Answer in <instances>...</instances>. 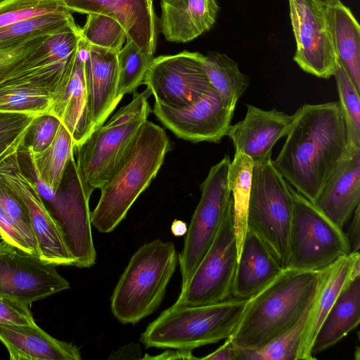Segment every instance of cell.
<instances>
[{
  "label": "cell",
  "instance_id": "obj_1",
  "mask_svg": "<svg viewBox=\"0 0 360 360\" xmlns=\"http://www.w3.org/2000/svg\"><path fill=\"white\" fill-rule=\"evenodd\" d=\"M273 165L300 194L314 202L345 154L348 131L339 101L304 104Z\"/></svg>",
  "mask_w": 360,
  "mask_h": 360
},
{
  "label": "cell",
  "instance_id": "obj_2",
  "mask_svg": "<svg viewBox=\"0 0 360 360\" xmlns=\"http://www.w3.org/2000/svg\"><path fill=\"white\" fill-rule=\"evenodd\" d=\"M329 266L317 270L283 269L247 299L240 321L229 338L242 349L265 345L292 327L313 305Z\"/></svg>",
  "mask_w": 360,
  "mask_h": 360
},
{
  "label": "cell",
  "instance_id": "obj_3",
  "mask_svg": "<svg viewBox=\"0 0 360 360\" xmlns=\"http://www.w3.org/2000/svg\"><path fill=\"white\" fill-rule=\"evenodd\" d=\"M171 150L165 131L148 120L137 134L125 162L101 189L91 212V225L99 232H112L125 218L139 196L148 187Z\"/></svg>",
  "mask_w": 360,
  "mask_h": 360
},
{
  "label": "cell",
  "instance_id": "obj_4",
  "mask_svg": "<svg viewBox=\"0 0 360 360\" xmlns=\"http://www.w3.org/2000/svg\"><path fill=\"white\" fill-rule=\"evenodd\" d=\"M179 263L174 243L155 239L131 257L110 297L113 316L122 324H136L160 305Z\"/></svg>",
  "mask_w": 360,
  "mask_h": 360
},
{
  "label": "cell",
  "instance_id": "obj_5",
  "mask_svg": "<svg viewBox=\"0 0 360 360\" xmlns=\"http://www.w3.org/2000/svg\"><path fill=\"white\" fill-rule=\"evenodd\" d=\"M246 302L236 297L196 306L175 302L148 325L140 341L146 347L188 350L218 342L233 334Z\"/></svg>",
  "mask_w": 360,
  "mask_h": 360
},
{
  "label": "cell",
  "instance_id": "obj_6",
  "mask_svg": "<svg viewBox=\"0 0 360 360\" xmlns=\"http://www.w3.org/2000/svg\"><path fill=\"white\" fill-rule=\"evenodd\" d=\"M151 94L148 88L134 94L129 104L74 146L77 168L91 191L106 184L129 158L139 129L151 112L148 100Z\"/></svg>",
  "mask_w": 360,
  "mask_h": 360
},
{
  "label": "cell",
  "instance_id": "obj_7",
  "mask_svg": "<svg viewBox=\"0 0 360 360\" xmlns=\"http://www.w3.org/2000/svg\"><path fill=\"white\" fill-rule=\"evenodd\" d=\"M292 217L290 186L272 159L253 162L248 229L264 243L283 269L288 267Z\"/></svg>",
  "mask_w": 360,
  "mask_h": 360
},
{
  "label": "cell",
  "instance_id": "obj_8",
  "mask_svg": "<svg viewBox=\"0 0 360 360\" xmlns=\"http://www.w3.org/2000/svg\"><path fill=\"white\" fill-rule=\"evenodd\" d=\"M290 192L292 217L288 267L321 269L350 254V244L343 229L291 186Z\"/></svg>",
  "mask_w": 360,
  "mask_h": 360
},
{
  "label": "cell",
  "instance_id": "obj_9",
  "mask_svg": "<svg viewBox=\"0 0 360 360\" xmlns=\"http://www.w3.org/2000/svg\"><path fill=\"white\" fill-rule=\"evenodd\" d=\"M93 191L85 184L74 153L53 196L43 200L75 259L73 266L89 268L96 260L91 233L89 199Z\"/></svg>",
  "mask_w": 360,
  "mask_h": 360
},
{
  "label": "cell",
  "instance_id": "obj_10",
  "mask_svg": "<svg viewBox=\"0 0 360 360\" xmlns=\"http://www.w3.org/2000/svg\"><path fill=\"white\" fill-rule=\"evenodd\" d=\"M231 160L228 155L212 166L200 185L201 196L179 254L181 288L188 283L212 245L226 209L232 201L229 184Z\"/></svg>",
  "mask_w": 360,
  "mask_h": 360
},
{
  "label": "cell",
  "instance_id": "obj_11",
  "mask_svg": "<svg viewBox=\"0 0 360 360\" xmlns=\"http://www.w3.org/2000/svg\"><path fill=\"white\" fill-rule=\"evenodd\" d=\"M238 259L232 199L212 245L176 302L196 306L231 298Z\"/></svg>",
  "mask_w": 360,
  "mask_h": 360
},
{
  "label": "cell",
  "instance_id": "obj_12",
  "mask_svg": "<svg viewBox=\"0 0 360 360\" xmlns=\"http://www.w3.org/2000/svg\"><path fill=\"white\" fill-rule=\"evenodd\" d=\"M203 55L184 51L154 58L143 84L155 101L174 109L188 107L212 89L202 66Z\"/></svg>",
  "mask_w": 360,
  "mask_h": 360
},
{
  "label": "cell",
  "instance_id": "obj_13",
  "mask_svg": "<svg viewBox=\"0 0 360 360\" xmlns=\"http://www.w3.org/2000/svg\"><path fill=\"white\" fill-rule=\"evenodd\" d=\"M296 41L294 61L304 72L319 78L334 76L338 63L325 12L319 0H288Z\"/></svg>",
  "mask_w": 360,
  "mask_h": 360
},
{
  "label": "cell",
  "instance_id": "obj_14",
  "mask_svg": "<svg viewBox=\"0 0 360 360\" xmlns=\"http://www.w3.org/2000/svg\"><path fill=\"white\" fill-rule=\"evenodd\" d=\"M56 266L5 240L0 242V294L27 305L70 288Z\"/></svg>",
  "mask_w": 360,
  "mask_h": 360
},
{
  "label": "cell",
  "instance_id": "obj_15",
  "mask_svg": "<svg viewBox=\"0 0 360 360\" xmlns=\"http://www.w3.org/2000/svg\"><path fill=\"white\" fill-rule=\"evenodd\" d=\"M18 150L0 162V179L26 207L40 257L55 266H73L75 259L58 226L46 208L35 184L22 169Z\"/></svg>",
  "mask_w": 360,
  "mask_h": 360
},
{
  "label": "cell",
  "instance_id": "obj_16",
  "mask_svg": "<svg viewBox=\"0 0 360 360\" xmlns=\"http://www.w3.org/2000/svg\"><path fill=\"white\" fill-rule=\"evenodd\" d=\"M153 112L177 137L193 143H219L231 127L234 110L227 107L212 87L192 105L174 109L155 102Z\"/></svg>",
  "mask_w": 360,
  "mask_h": 360
},
{
  "label": "cell",
  "instance_id": "obj_17",
  "mask_svg": "<svg viewBox=\"0 0 360 360\" xmlns=\"http://www.w3.org/2000/svg\"><path fill=\"white\" fill-rule=\"evenodd\" d=\"M245 117L231 125L226 136L231 140L235 153L250 157L253 162L271 158L272 148L285 136L292 124L295 114L288 115L276 109L262 110L246 104Z\"/></svg>",
  "mask_w": 360,
  "mask_h": 360
},
{
  "label": "cell",
  "instance_id": "obj_18",
  "mask_svg": "<svg viewBox=\"0 0 360 360\" xmlns=\"http://www.w3.org/2000/svg\"><path fill=\"white\" fill-rule=\"evenodd\" d=\"M71 12L100 13L115 19L124 28L127 39L143 52L156 51V21L152 0H63Z\"/></svg>",
  "mask_w": 360,
  "mask_h": 360
},
{
  "label": "cell",
  "instance_id": "obj_19",
  "mask_svg": "<svg viewBox=\"0 0 360 360\" xmlns=\"http://www.w3.org/2000/svg\"><path fill=\"white\" fill-rule=\"evenodd\" d=\"M313 204L343 229L360 205V147L348 145Z\"/></svg>",
  "mask_w": 360,
  "mask_h": 360
},
{
  "label": "cell",
  "instance_id": "obj_20",
  "mask_svg": "<svg viewBox=\"0 0 360 360\" xmlns=\"http://www.w3.org/2000/svg\"><path fill=\"white\" fill-rule=\"evenodd\" d=\"M48 112L58 118L67 129L74 146L82 142L95 129L84 77L82 39L69 76L51 96Z\"/></svg>",
  "mask_w": 360,
  "mask_h": 360
},
{
  "label": "cell",
  "instance_id": "obj_21",
  "mask_svg": "<svg viewBox=\"0 0 360 360\" xmlns=\"http://www.w3.org/2000/svg\"><path fill=\"white\" fill-rule=\"evenodd\" d=\"M83 43L86 53L84 77L96 129L104 124L119 103L116 98L118 53Z\"/></svg>",
  "mask_w": 360,
  "mask_h": 360
},
{
  "label": "cell",
  "instance_id": "obj_22",
  "mask_svg": "<svg viewBox=\"0 0 360 360\" xmlns=\"http://www.w3.org/2000/svg\"><path fill=\"white\" fill-rule=\"evenodd\" d=\"M0 341L11 360H80L77 346L56 339L37 324L0 323Z\"/></svg>",
  "mask_w": 360,
  "mask_h": 360
},
{
  "label": "cell",
  "instance_id": "obj_23",
  "mask_svg": "<svg viewBox=\"0 0 360 360\" xmlns=\"http://www.w3.org/2000/svg\"><path fill=\"white\" fill-rule=\"evenodd\" d=\"M161 31L167 41L186 43L209 31L214 25L216 0H160Z\"/></svg>",
  "mask_w": 360,
  "mask_h": 360
},
{
  "label": "cell",
  "instance_id": "obj_24",
  "mask_svg": "<svg viewBox=\"0 0 360 360\" xmlns=\"http://www.w3.org/2000/svg\"><path fill=\"white\" fill-rule=\"evenodd\" d=\"M283 269L262 240L248 229L238 260L232 297L250 298L271 282Z\"/></svg>",
  "mask_w": 360,
  "mask_h": 360
},
{
  "label": "cell",
  "instance_id": "obj_25",
  "mask_svg": "<svg viewBox=\"0 0 360 360\" xmlns=\"http://www.w3.org/2000/svg\"><path fill=\"white\" fill-rule=\"evenodd\" d=\"M359 252H351L330 265L321 288L311 306L303 330L298 360H313L316 357L311 348L323 320L345 284L350 280L356 256Z\"/></svg>",
  "mask_w": 360,
  "mask_h": 360
},
{
  "label": "cell",
  "instance_id": "obj_26",
  "mask_svg": "<svg viewBox=\"0 0 360 360\" xmlns=\"http://www.w3.org/2000/svg\"><path fill=\"white\" fill-rule=\"evenodd\" d=\"M360 322V276L342 289L323 320L314 341L313 355L339 342Z\"/></svg>",
  "mask_w": 360,
  "mask_h": 360
},
{
  "label": "cell",
  "instance_id": "obj_27",
  "mask_svg": "<svg viewBox=\"0 0 360 360\" xmlns=\"http://www.w3.org/2000/svg\"><path fill=\"white\" fill-rule=\"evenodd\" d=\"M338 59L360 93V27L340 0L324 4Z\"/></svg>",
  "mask_w": 360,
  "mask_h": 360
},
{
  "label": "cell",
  "instance_id": "obj_28",
  "mask_svg": "<svg viewBox=\"0 0 360 360\" xmlns=\"http://www.w3.org/2000/svg\"><path fill=\"white\" fill-rule=\"evenodd\" d=\"M0 236L6 242L39 255L38 243L32 229L26 207L1 179Z\"/></svg>",
  "mask_w": 360,
  "mask_h": 360
},
{
  "label": "cell",
  "instance_id": "obj_29",
  "mask_svg": "<svg viewBox=\"0 0 360 360\" xmlns=\"http://www.w3.org/2000/svg\"><path fill=\"white\" fill-rule=\"evenodd\" d=\"M202 66L210 83L224 103L235 110L238 99L249 86V78L238 63L224 53L210 51L203 55Z\"/></svg>",
  "mask_w": 360,
  "mask_h": 360
},
{
  "label": "cell",
  "instance_id": "obj_30",
  "mask_svg": "<svg viewBox=\"0 0 360 360\" xmlns=\"http://www.w3.org/2000/svg\"><path fill=\"white\" fill-rule=\"evenodd\" d=\"M73 148L74 141L70 134L60 124L54 139L41 153L34 155L22 149L25 150L31 161L36 181L46 184L56 191L60 184L68 161L73 154Z\"/></svg>",
  "mask_w": 360,
  "mask_h": 360
},
{
  "label": "cell",
  "instance_id": "obj_31",
  "mask_svg": "<svg viewBox=\"0 0 360 360\" xmlns=\"http://www.w3.org/2000/svg\"><path fill=\"white\" fill-rule=\"evenodd\" d=\"M252 168L253 161L250 157L241 153H235L229 166V184L233 199V226L238 257L248 231Z\"/></svg>",
  "mask_w": 360,
  "mask_h": 360
},
{
  "label": "cell",
  "instance_id": "obj_32",
  "mask_svg": "<svg viewBox=\"0 0 360 360\" xmlns=\"http://www.w3.org/2000/svg\"><path fill=\"white\" fill-rule=\"evenodd\" d=\"M51 35L39 36L15 47L1 49L0 85L26 70L49 64L52 55L47 40Z\"/></svg>",
  "mask_w": 360,
  "mask_h": 360
},
{
  "label": "cell",
  "instance_id": "obj_33",
  "mask_svg": "<svg viewBox=\"0 0 360 360\" xmlns=\"http://www.w3.org/2000/svg\"><path fill=\"white\" fill-rule=\"evenodd\" d=\"M77 26L72 13L30 18L0 29V50L15 47L33 38Z\"/></svg>",
  "mask_w": 360,
  "mask_h": 360
},
{
  "label": "cell",
  "instance_id": "obj_34",
  "mask_svg": "<svg viewBox=\"0 0 360 360\" xmlns=\"http://www.w3.org/2000/svg\"><path fill=\"white\" fill-rule=\"evenodd\" d=\"M51 103L50 94L23 78H14L0 85V111L46 113Z\"/></svg>",
  "mask_w": 360,
  "mask_h": 360
},
{
  "label": "cell",
  "instance_id": "obj_35",
  "mask_svg": "<svg viewBox=\"0 0 360 360\" xmlns=\"http://www.w3.org/2000/svg\"><path fill=\"white\" fill-rule=\"evenodd\" d=\"M153 58V56L143 52L131 40L127 39L126 44L117 53L118 82L116 98L119 102L124 95L134 91L143 84Z\"/></svg>",
  "mask_w": 360,
  "mask_h": 360
},
{
  "label": "cell",
  "instance_id": "obj_36",
  "mask_svg": "<svg viewBox=\"0 0 360 360\" xmlns=\"http://www.w3.org/2000/svg\"><path fill=\"white\" fill-rule=\"evenodd\" d=\"M309 310L292 327L265 345L252 349H240L239 360H298L302 336Z\"/></svg>",
  "mask_w": 360,
  "mask_h": 360
},
{
  "label": "cell",
  "instance_id": "obj_37",
  "mask_svg": "<svg viewBox=\"0 0 360 360\" xmlns=\"http://www.w3.org/2000/svg\"><path fill=\"white\" fill-rule=\"evenodd\" d=\"M80 32L86 44L117 53L127 39L125 30L115 19L100 13L87 14L86 23Z\"/></svg>",
  "mask_w": 360,
  "mask_h": 360
},
{
  "label": "cell",
  "instance_id": "obj_38",
  "mask_svg": "<svg viewBox=\"0 0 360 360\" xmlns=\"http://www.w3.org/2000/svg\"><path fill=\"white\" fill-rule=\"evenodd\" d=\"M70 13L63 0H2L0 29L33 17Z\"/></svg>",
  "mask_w": 360,
  "mask_h": 360
},
{
  "label": "cell",
  "instance_id": "obj_39",
  "mask_svg": "<svg viewBox=\"0 0 360 360\" xmlns=\"http://www.w3.org/2000/svg\"><path fill=\"white\" fill-rule=\"evenodd\" d=\"M339 103L345 118L349 144L360 147V98L349 76L338 60L335 74Z\"/></svg>",
  "mask_w": 360,
  "mask_h": 360
},
{
  "label": "cell",
  "instance_id": "obj_40",
  "mask_svg": "<svg viewBox=\"0 0 360 360\" xmlns=\"http://www.w3.org/2000/svg\"><path fill=\"white\" fill-rule=\"evenodd\" d=\"M39 114L0 111V162L22 146L29 127Z\"/></svg>",
  "mask_w": 360,
  "mask_h": 360
},
{
  "label": "cell",
  "instance_id": "obj_41",
  "mask_svg": "<svg viewBox=\"0 0 360 360\" xmlns=\"http://www.w3.org/2000/svg\"><path fill=\"white\" fill-rule=\"evenodd\" d=\"M61 122L49 112L39 114L29 127L20 148L36 155L51 143Z\"/></svg>",
  "mask_w": 360,
  "mask_h": 360
},
{
  "label": "cell",
  "instance_id": "obj_42",
  "mask_svg": "<svg viewBox=\"0 0 360 360\" xmlns=\"http://www.w3.org/2000/svg\"><path fill=\"white\" fill-rule=\"evenodd\" d=\"M28 306L10 296L0 294V323L29 326L36 324Z\"/></svg>",
  "mask_w": 360,
  "mask_h": 360
},
{
  "label": "cell",
  "instance_id": "obj_43",
  "mask_svg": "<svg viewBox=\"0 0 360 360\" xmlns=\"http://www.w3.org/2000/svg\"><path fill=\"white\" fill-rule=\"evenodd\" d=\"M240 349L235 346L228 338L225 342L213 352L200 359L206 360H239Z\"/></svg>",
  "mask_w": 360,
  "mask_h": 360
},
{
  "label": "cell",
  "instance_id": "obj_44",
  "mask_svg": "<svg viewBox=\"0 0 360 360\" xmlns=\"http://www.w3.org/2000/svg\"><path fill=\"white\" fill-rule=\"evenodd\" d=\"M352 219L348 228V233H346L349 240L352 252H359L360 248V205L356 207Z\"/></svg>",
  "mask_w": 360,
  "mask_h": 360
},
{
  "label": "cell",
  "instance_id": "obj_45",
  "mask_svg": "<svg viewBox=\"0 0 360 360\" xmlns=\"http://www.w3.org/2000/svg\"><path fill=\"white\" fill-rule=\"evenodd\" d=\"M193 350L168 348L162 353L154 356H150L147 354L142 357V359H158V360H191L199 359L193 354Z\"/></svg>",
  "mask_w": 360,
  "mask_h": 360
},
{
  "label": "cell",
  "instance_id": "obj_46",
  "mask_svg": "<svg viewBox=\"0 0 360 360\" xmlns=\"http://www.w3.org/2000/svg\"><path fill=\"white\" fill-rule=\"evenodd\" d=\"M141 351L139 345L131 343L120 348L109 359H141Z\"/></svg>",
  "mask_w": 360,
  "mask_h": 360
},
{
  "label": "cell",
  "instance_id": "obj_47",
  "mask_svg": "<svg viewBox=\"0 0 360 360\" xmlns=\"http://www.w3.org/2000/svg\"><path fill=\"white\" fill-rule=\"evenodd\" d=\"M188 226L186 224L181 220H174L171 226V231L175 236H183L187 232Z\"/></svg>",
  "mask_w": 360,
  "mask_h": 360
},
{
  "label": "cell",
  "instance_id": "obj_48",
  "mask_svg": "<svg viewBox=\"0 0 360 360\" xmlns=\"http://www.w3.org/2000/svg\"><path fill=\"white\" fill-rule=\"evenodd\" d=\"M319 1L321 2H322L323 4H328V3L334 2V1H339V0H319Z\"/></svg>",
  "mask_w": 360,
  "mask_h": 360
}]
</instances>
